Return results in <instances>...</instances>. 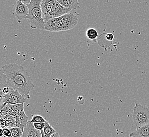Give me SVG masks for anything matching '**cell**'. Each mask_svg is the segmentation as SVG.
<instances>
[{
    "mask_svg": "<svg viewBox=\"0 0 149 137\" xmlns=\"http://www.w3.org/2000/svg\"><path fill=\"white\" fill-rule=\"evenodd\" d=\"M54 137H60V136H59V134L58 133H56L55 134V135H54Z\"/></svg>",
    "mask_w": 149,
    "mask_h": 137,
    "instance_id": "cell-27",
    "label": "cell"
},
{
    "mask_svg": "<svg viewBox=\"0 0 149 137\" xmlns=\"http://www.w3.org/2000/svg\"><path fill=\"white\" fill-rule=\"evenodd\" d=\"M28 99L20 93L15 89L11 88L9 94L4 96H1V108L6 104H24Z\"/></svg>",
    "mask_w": 149,
    "mask_h": 137,
    "instance_id": "cell-4",
    "label": "cell"
},
{
    "mask_svg": "<svg viewBox=\"0 0 149 137\" xmlns=\"http://www.w3.org/2000/svg\"><path fill=\"white\" fill-rule=\"evenodd\" d=\"M86 36L92 41H96L98 37V32L94 28H89L86 30Z\"/></svg>",
    "mask_w": 149,
    "mask_h": 137,
    "instance_id": "cell-16",
    "label": "cell"
},
{
    "mask_svg": "<svg viewBox=\"0 0 149 137\" xmlns=\"http://www.w3.org/2000/svg\"><path fill=\"white\" fill-rule=\"evenodd\" d=\"M41 2L42 0H32L31 2L27 5L29 13L26 19L29 21L30 28L32 30H45V21L43 19L41 8Z\"/></svg>",
    "mask_w": 149,
    "mask_h": 137,
    "instance_id": "cell-2",
    "label": "cell"
},
{
    "mask_svg": "<svg viewBox=\"0 0 149 137\" xmlns=\"http://www.w3.org/2000/svg\"><path fill=\"white\" fill-rule=\"evenodd\" d=\"M105 38L107 41L112 42L114 39V36L112 33H107L105 35Z\"/></svg>",
    "mask_w": 149,
    "mask_h": 137,
    "instance_id": "cell-24",
    "label": "cell"
},
{
    "mask_svg": "<svg viewBox=\"0 0 149 137\" xmlns=\"http://www.w3.org/2000/svg\"><path fill=\"white\" fill-rule=\"evenodd\" d=\"M132 119L136 127L149 123V108L136 103L133 109Z\"/></svg>",
    "mask_w": 149,
    "mask_h": 137,
    "instance_id": "cell-3",
    "label": "cell"
},
{
    "mask_svg": "<svg viewBox=\"0 0 149 137\" xmlns=\"http://www.w3.org/2000/svg\"><path fill=\"white\" fill-rule=\"evenodd\" d=\"M41 137H51L56 133V131L52 127V126L47 121L46 125L43 130H41Z\"/></svg>",
    "mask_w": 149,
    "mask_h": 137,
    "instance_id": "cell-15",
    "label": "cell"
},
{
    "mask_svg": "<svg viewBox=\"0 0 149 137\" xmlns=\"http://www.w3.org/2000/svg\"><path fill=\"white\" fill-rule=\"evenodd\" d=\"M3 130V136H5L7 137H13L12 135L11 131L10 130V128H5L2 129Z\"/></svg>",
    "mask_w": 149,
    "mask_h": 137,
    "instance_id": "cell-23",
    "label": "cell"
},
{
    "mask_svg": "<svg viewBox=\"0 0 149 137\" xmlns=\"http://www.w3.org/2000/svg\"><path fill=\"white\" fill-rule=\"evenodd\" d=\"M45 29L47 31H61L59 17L52 18L45 21Z\"/></svg>",
    "mask_w": 149,
    "mask_h": 137,
    "instance_id": "cell-9",
    "label": "cell"
},
{
    "mask_svg": "<svg viewBox=\"0 0 149 137\" xmlns=\"http://www.w3.org/2000/svg\"><path fill=\"white\" fill-rule=\"evenodd\" d=\"M28 13L29 9L27 5L19 1L15 2L13 5V14L19 23L26 19Z\"/></svg>",
    "mask_w": 149,
    "mask_h": 137,
    "instance_id": "cell-6",
    "label": "cell"
},
{
    "mask_svg": "<svg viewBox=\"0 0 149 137\" xmlns=\"http://www.w3.org/2000/svg\"><path fill=\"white\" fill-rule=\"evenodd\" d=\"M1 128L3 129L6 128V120H4L3 118H1Z\"/></svg>",
    "mask_w": 149,
    "mask_h": 137,
    "instance_id": "cell-25",
    "label": "cell"
},
{
    "mask_svg": "<svg viewBox=\"0 0 149 137\" xmlns=\"http://www.w3.org/2000/svg\"><path fill=\"white\" fill-rule=\"evenodd\" d=\"M11 131L12 135L13 137H22L23 131L22 129L20 127H13L10 128Z\"/></svg>",
    "mask_w": 149,
    "mask_h": 137,
    "instance_id": "cell-18",
    "label": "cell"
},
{
    "mask_svg": "<svg viewBox=\"0 0 149 137\" xmlns=\"http://www.w3.org/2000/svg\"><path fill=\"white\" fill-rule=\"evenodd\" d=\"M61 31L74 29L77 25L79 19L75 15L68 13L59 17Z\"/></svg>",
    "mask_w": 149,
    "mask_h": 137,
    "instance_id": "cell-5",
    "label": "cell"
},
{
    "mask_svg": "<svg viewBox=\"0 0 149 137\" xmlns=\"http://www.w3.org/2000/svg\"><path fill=\"white\" fill-rule=\"evenodd\" d=\"M17 1L22 2L24 4H26V5H28L29 3L31 2L32 0H15V1Z\"/></svg>",
    "mask_w": 149,
    "mask_h": 137,
    "instance_id": "cell-26",
    "label": "cell"
},
{
    "mask_svg": "<svg viewBox=\"0 0 149 137\" xmlns=\"http://www.w3.org/2000/svg\"><path fill=\"white\" fill-rule=\"evenodd\" d=\"M71 11V10L67 9L66 8L63 7V6H61L57 0L54 4V6L52 9L51 11L50 12L48 15L47 16L46 19H45V21H46L47 20L52 18L60 17L63 15L68 13Z\"/></svg>",
    "mask_w": 149,
    "mask_h": 137,
    "instance_id": "cell-8",
    "label": "cell"
},
{
    "mask_svg": "<svg viewBox=\"0 0 149 137\" xmlns=\"http://www.w3.org/2000/svg\"><path fill=\"white\" fill-rule=\"evenodd\" d=\"M2 70L6 75L8 85L30 99V92L35 88V85L28 72L22 66L16 63L4 65Z\"/></svg>",
    "mask_w": 149,
    "mask_h": 137,
    "instance_id": "cell-1",
    "label": "cell"
},
{
    "mask_svg": "<svg viewBox=\"0 0 149 137\" xmlns=\"http://www.w3.org/2000/svg\"><path fill=\"white\" fill-rule=\"evenodd\" d=\"M47 122V121H46V122L43 123H33V125L35 127V128L37 129L38 130H43V128H45V127L46 125V123Z\"/></svg>",
    "mask_w": 149,
    "mask_h": 137,
    "instance_id": "cell-22",
    "label": "cell"
},
{
    "mask_svg": "<svg viewBox=\"0 0 149 137\" xmlns=\"http://www.w3.org/2000/svg\"><path fill=\"white\" fill-rule=\"evenodd\" d=\"M57 1L63 7L72 11L80 9L78 0H57Z\"/></svg>",
    "mask_w": 149,
    "mask_h": 137,
    "instance_id": "cell-14",
    "label": "cell"
},
{
    "mask_svg": "<svg viewBox=\"0 0 149 137\" xmlns=\"http://www.w3.org/2000/svg\"><path fill=\"white\" fill-rule=\"evenodd\" d=\"M30 121L32 123H43L46 122L47 121L45 120V119L44 118L42 117L40 115H36L32 117Z\"/></svg>",
    "mask_w": 149,
    "mask_h": 137,
    "instance_id": "cell-20",
    "label": "cell"
},
{
    "mask_svg": "<svg viewBox=\"0 0 149 137\" xmlns=\"http://www.w3.org/2000/svg\"><path fill=\"white\" fill-rule=\"evenodd\" d=\"M6 86H8L6 81V75L3 72V70H1L0 75V90Z\"/></svg>",
    "mask_w": 149,
    "mask_h": 137,
    "instance_id": "cell-19",
    "label": "cell"
},
{
    "mask_svg": "<svg viewBox=\"0 0 149 137\" xmlns=\"http://www.w3.org/2000/svg\"><path fill=\"white\" fill-rule=\"evenodd\" d=\"M4 120H6V128H11L13 127H20L21 128V123L20 118L15 112L9 116L8 117L6 118Z\"/></svg>",
    "mask_w": 149,
    "mask_h": 137,
    "instance_id": "cell-12",
    "label": "cell"
},
{
    "mask_svg": "<svg viewBox=\"0 0 149 137\" xmlns=\"http://www.w3.org/2000/svg\"><path fill=\"white\" fill-rule=\"evenodd\" d=\"M13 113V112L8 104H6L3 107L1 108V117L4 119H6V118L8 117Z\"/></svg>",
    "mask_w": 149,
    "mask_h": 137,
    "instance_id": "cell-17",
    "label": "cell"
},
{
    "mask_svg": "<svg viewBox=\"0 0 149 137\" xmlns=\"http://www.w3.org/2000/svg\"><path fill=\"white\" fill-rule=\"evenodd\" d=\"M9 107L15 113L17 114L20 118V121L21 123V129L24 130L27 123L28 122V118L24 112V104H8Z\"/></svg>",
    "mask_w": 149,
    "mask_h": 137,
    "instance_id": "cell-7",
    "label": "cell"
},
{
    "mask_svg": "<svg viewBox=\"0 0 149 137\" xmlns=\"http://www.w3.org/2000/svg\"><path fill=\"white\" fill-rule=\"evenodd\" d=\"M130 137H149V123L136 127L134 131L130 134Z\"/></svg>",
    "mask_w": 149,
    "mask_h": 137,
    "instance_id": "cell-11",
    "label": "cell"
},
{
    "mask_svg": "<svg viewBox=\"0 0 149 137\" xmlns=\"http://www.w3.org/2000/svg\"><path fill=\"white\" fill-rule=\"evenodd\" d=\"M57 0H42L41 3V8L44 20L51 11L54 4Z\"/></svg>",
    "mask_w": 149,
    "mask_h": 137,
    "instance_id": "cell-13",
    "label": "cell"
},
{
    "mask_svg": "<svg viewBox=\"0 0 149 137\" xmlns=\"http://www.w3.org/2000/svg\"><path fill=\"white\" fill-rule=\"evenodd\" d=\"M22 137H41V133L40 130L35 128L33 123L30 121L24 129Z\"/></svg>",
    "mask_w": 149,
    "mask_h": 137,
    "instance_id": "cell-10",
    "label": "cell"
},
{
    "mask_svg": "<svg viewBox=\"0 0 149 137\" xmlns=\"http://www.w3.org/2000/svg\"><path fill=\"white\" fill-rule=\"evenodd\" d=\"M11 90V87H10L9 86H6L4 87L3 88L0 90V95L1 96L3 97L6 95V94H9Z\"/></svg>",
    "mask_w": 149,
    "mask_h": 137,
    "instance_id": "cell-21",
    "label": "cell"
},
{
    "mask_svg": "<svg viewBox=\"0 0 149 137\" xmlns=\"http://www.w3.org/2000/svg\"><path fill=\"white\" fill-rule=\"evenodd\" d=\"M6 137V136H2V137Z\"/></svg>",
    "mask_w": 149,
    "mask_h": 137,
    "instance_id": "cell-28",
    "label": "cell"
}]
</instances>
